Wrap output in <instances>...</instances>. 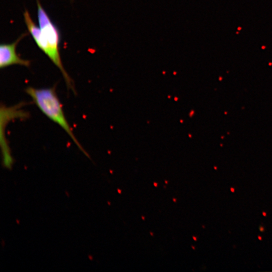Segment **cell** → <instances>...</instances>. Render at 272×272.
<instances>
[{"label": "cell", "instance_id": "6da1fadb", "mask_svg": "<svg viewBox=\"0 0 272 272\" xmlns=\"http://www.w3.org/2000/svg\"><path fill=\"white\" fill-rule=\"evenodd\" d=\"M36 1L38 23L41 32L35 34L33 39L39 48L59 70L68 88L75 92L72 80L64 69L61 60L58 48L60 41L59 31L42 8L39 0Z\"/></svg>", "mask_w": 272, "mask_h": 272}, {"label": "cell", "instance_id": "7a4b0ae2", "mask_svg": "<svg viewBox=\"0 0 272 272\" xmlns=\"http://www.w3.org/2000/svg\"><path fill=\"white\" fill-rule=\"evenodd\" d=\"M25 92L31 97L40 110L49 119L60 126L81 151L89 157L76 138L65 117L62 106L56 93L55 87L35 88L28 87L26 88Z\"/></svg>", "mask_w": 272, "mask_h": 272}, {"label": "cell", "instance_id": "3957f363", "mask_svg": "<svg viewBox=\"0 0 272 272\" xmlns=\"http://www.w3.org/2000/svg\"><path fill=\"white\" fill-rule=\"evenodd\" d=\"M27 33L23 34L12 43H2L0 45V67H6L11 65L19 64L29 67V60L23 59L16 53V47L19 41Z\"/></svg>", "mask_w": 272, "mask_h": 272}, {"label": "cell", "instance_id": "277c9868", "mask_svg": "<svg viewBox=\"0 0 272 272\" xmlns=\"http://www.w3.org/2000/svg\"><path fill=\"white\" fill-rule=\"evenodd\" d=\"M259 230L263 232L264 230V228L262 227V226H260V228H259Z\"/></svg>", "mask_w": 272, "mask_h": 272}, {"label": "cell", "instance_id": "5b68a950", "mask_svg": "<svg viewBox=\"0 0 272 272\" xmlns=\"http://www.w3.org/2000/svg\"><path fill=\"white\" fill-rule=\"evenodd\" d=\"M230 190L232 192H235V189L233 187H231L230 188Z\"/></svg>", "mask_w": 272, "mask_h": 272}, {"label": "cell", "instance_id": "8992f818", "mask_svg": "<svg viewBox=\"0 0 272 272\" xmlns=\"http://www.w3.org/2000/svg\"><path fill=\"white\" fill-rule=\"evenodd\" d=\"M262 215L264 217L266 216V213L265 212H262Z\"/></svg>", "mask_w": 272, "mask_h": 272}, {"label": "cell", "instance_id": "52a82bcc", "mask_svg": "<svg viewBox=\"0 0 272 272\" xmlns=\"http://www.w3.org/2000/svg\"><path fill=\"white\" fill-rule=\"evenodd\" d=\"M258 238L259 240H262V237L260 236H258Z\"/></svg>", "mask_w": 272, "mask_h": 272}, {"label": "cell", "instance_id": "ba28073f", "mask_svg": "<svg viewBox=\"0 0 272 272\" xmlns=\"http://www.w3.org/2000/svg\"><path fill=\"white\" fill-rule=\"evenodd\" d=\"M193 239L195 241H196V238L195 237H193Z\"/></svg>", "mask_w": 272, "mask_h": 272}, {"label": "cell", "instance_id": "9c48e42d", "mask_svg": "<svg viewBox=\"0 0 272 272\" xmlns=\"http://www.w3.org/2000/svg\"><path fill=\"white\" fill-rule=\"evenodd\" d=\"M154 185H155V186H157V183H154Z\"/></svg>", "mask_w": 272, "mask_h": 272}, {"label": "cell", "instance_id": "30bf717a", "mask_svg": "<svg viewBox=\"0 0 272 272\" xmlns=\"http://www.w3.org/2000/svg\"><path fill=\"white\" fill-rule=\"evenodd\" d=\"M118 192H119V193H121V191H120V190L118 189Z\"/></svg>", "mask_w": 272, "mask_h": 272}]
</instances>
